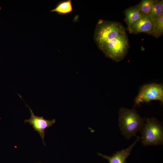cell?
Masks as SVG:
<instances>
[{"mask_svg":"<svg viewBox=\"0 0 163 163\" xmlns=\"http://www.w3.org/2000/svg\"><path fill=\"white\" fill-rule=\"evenodd\" d=\"M94 40L105 56L116 62L126 55L129 45L124 27L116 21L99 20L96 25Z\"/></svg>","mask_w":163,"mask_h":163,"instance_id":"6da1fadb","label":"cell"},{"mask_svg":"<svg viewBox=\"0 0 163 163\" xmlns=\"http://www.w3.org/2000/svg\"><path fill=\"white\" fill-rule=\"evenodd\" d=\"M145 118H142L134 109L121 107L119 111V125L122 134L130 139L141 131L145 124Z\"/></svg>","mask_w":163,"mask_h":163,"instance_id":"7a4b0ae2","label":"cell"},{"mask_svg":"<svg viewBox=\"0 0 163 163\" xmlns=\"http://www.w3.org/2000/svg\"><path fill=\"white\" fill-rule=\"evenodd\" d=\"M141 131L142 142L144 146L163 144V126L156 118H147Z\"/></svg>","mask_w":163,"mask_h":163,"instance_id":"3957f363","label":"cell"},{"mask_svg":"<svg viewBox=\"0 0 163 163\" xmlns=\"http://www.w3.org/2000/svg\"><path fill=\"white\" fill-rule=\"evenodd\" d=\"M158 100L163 103V86L162 84L155 83L145 85L140 88L134 100L135 107L141 103H147Z\"/></svg>","mask_w":163,"mask_h":163,"instance_id":"277c9868","label":"cell"},{"mask_svg":"<svg viewBox=\"0 0 163 163\" xmlns=\"http://www.w3.org/2000/svg\"><path fill=\"white\" fill-rule=\"evenodd\" d=\"M26 106L29 108L31 114L30 117L28 119L25 120V123H28L32 126L34 130L37 132L41 138L44 145L45 146L44 141L45 130L46 128L52 126L55 123V119L50 120L44 119L43 117H39L34 114L31 108L26 104Z\"/></svg>","mask_w":163,"mask_h":163,"instance_id":"5b68a950","label":"cell"},{"mask_svg":"<svg viewBox=\"0 0 163 163\" xmlns=\"http://www.w3.org/2000/svg\"><path fill=\"white\" fill-rule=\"evenodd\" d=\"M155 21L150 16L142 15L136 22L128 27L130 33H144L152 35L155 27Z\"/></svg>","mask_w":163,"mask_h":163,"instance_id":"8992f818","label":"cell"},{"mask_svg":"<svg viewBox=\"0 0 163 163\" xmlns=\"http://www.w3.org/2000/svg\"><path fill=\"white\" fill-rule=\"evenodd\" d=\"M140 139L139 137H137L136 141L128 148L117 151L112 156H108L99 153L97 155L107 160L109 163H126V159L130 155L134 146Z\"/></svg>","mask_w":163,"mask_h":163,"instance_id":"52a82bcc","label":"cell"},{"mask_svg":"<svg viewBox=\"0 0 163 163\" xmlns=\"http://www.w3.org/2000/svg\"><path fill=\"white\" fill-rule=\"evenodd\" d=\"M124 13L128 27L137 21L142 15L136 6L126 9Z\"/></svg>","mask_w":163,"mask_h":163,"instance_id":"ba28073f","label":"cell"},{"mask_svg":"<svg viewBox=\"0 0 163 163\" xmlns=\"http://www.w3.org/2000/svg\"><path fill=\"white\" fill-rule=\"evenodd\" d=\"M73 10L72 1L68 0L61 2L50 12H55L59 14H66L71 13Z\"/></svg>","mask_w":163,"mask_h":163,"instance_id":"9c48e42d","label":"cell"},{"mask_svg":"<svg viewBox=\"0 0 163 163\" xmlns=\"http://www.w3.org/2000/svg\"><path fill=\"white\" fill-rule=\"evenodd\" d=\"M155 1L154 0H143L136 5L142 15L149 16Z\"/></svg>","mask_w":163,"mask_h":163,"instance_id":"30bf717a","label":"cell"},{"mask_svg":"<svg viewBox=\"0 0 163 163\" xmlns=\"http://www.w3.org/2000/svg\"><path fill=\"white\" fill-rule=\"evenodd\" d=\"M154 21V29L152 35L158 38L162 36L163 34V14Z\"/></svg>","mask_w":163,"mask_h":163,"instance_id":"8fae6325","label":"cell"},{"mask_svg":"<svg viewBox=\"0 0 163 163\" xmlns=\"http://www.w3.org/2000/svg\"><path fill=\"white\" fill-rule=\"evenodd\" d=\"M159 2L160 1L155 0L149 15L154 20L159 17L163 14L160 8Z\"/></svg>","mask_w":163,"mask_h":163,"instance_id":"7c38bea8","label":"cell"},{"mask_svg":"<svg viewBox=\"0 0 163 163\" xmlns=\"http://www.w3.org/2000/svg\"><path fill=\"white\" fill-rule=\"evenodd\" d=\"M159 5L160 8L162 11L163 12V0L160 1L159 2Z\"/></svg>","mask_w":163,"mask_h":163,"instance_id":"4fadbf2b","label":"cell"},{"mask_svg":"<svg viewBox=\"0 0 163 163\" xmlns=\"http://www.w3.org/2000/svg\"><path fill=\"white\" fill-rule=\"evenodd\" d=\"M1 9V7H0V10Z\"/></svg>","mask_w":163,"mask_h":163,"instance_id":"5bb4252c","label":"cell"},{"mask_svg":"<svg viewBox=\"0 0 163 163\" xmlns=\"http://www.w3.org/2000/svg\"></svg>","mask_w":163,"mask_h":163,"instance_id":"9a60e30c","label":"cell"}]
</instances>
